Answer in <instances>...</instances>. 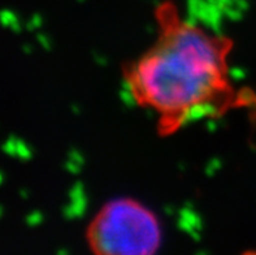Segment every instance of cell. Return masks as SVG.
Listing matches in <instances>:
<instances>
[{"label": "cell", "instance_id": "obj_3", "mask_svg": "<svg viewBox=\"0 0 256 255\" xmlns=\"http://www.w3.org/2000/svg\"><path fill=\"white\" fill-rule=\"evenodd\" d=\"M17 143L16 138L13 136L10 137V139H8V142L4 143L3 145V150L6 152V154H10V155H16L17 154V147L14 145Z\"/></svg>", "mask_w": 256, "mask_h": 255}, {"label": "cell", "instance_id": "obj_5", "mask_svg": "<svg viewBox=\"0 0 256 255\" xmlns=\"http://www.w3.org/2000/svg\"><path fill=\"white\" fill-rule=\"evenodd\" d=\"M2 212H3V207H2V204H0V215H2Z\"/></svg>", "mask_w": 256, "mask_h": 255}, {"label": "cell", "instance_id": "obj_2", "mask_svg": "<svg viewBox=\"0 0 256 255\" xmlns=\"http://www.w3.org/2000/svg\"><path fill=\"white\" fill-rule=\"evenodd\" d=\"M88 243L100 255H148L159 249L162 228L152 211L132 198L104 204L88 224Z\"/></svg>", "mask_w": 256, "mask_h": 255}, {"label": "cell", "instance_id": "obj_4", "mask_svg": "<svg viewBox=\"0 0 256 255\" xmlns=\"http://www.w3.org/2000/svg\"><path fill=\"white\" fill-rule=\"evenodd\" d=\"M0 23H2L3 26L10 25V24L14 23V16L10 12H8V11H2L0 12Z\"/></svg>", "mask_w": 256, "mask_h": 255}, {"label": "cell", "instance_id": "obj_6", "mask_svg": "<svg viewBox=\"0 0 256 255\" xmlns=\"http://www.w3.org/2000/svg\"><path fill=\"white\" fill-rule=\"evenodd\" d=\"M2 180H3V176H2V173H0V182H2Z\"/></svg>", "mask_w": 256, "mask_h": 255}, {"label": "cell", "instance_id": "obj_1", "mask_svg": "<svg viewBox=\"0 0 256 255\" xmlns=\"http://www.w3.org/2000/svg\"><path fill=\"white\" fill-rule=\"evenodd\" d=\"M155 19L158 38L124 68V80L134 102L155 113L162 136L248 103L229 77L230 39L188 23L173 4H162Z\"/></svg>", "mask_w": 256, "mask_h": 255}]
</instances>
